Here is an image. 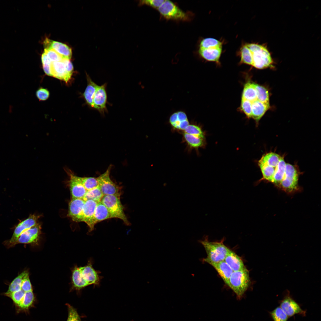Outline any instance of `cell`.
<instances>
[{
  "mask_svg": "<svg viewBox=\"0 0 321 321\" xmlns=\"http://www.w3.org/2000/svg\"><path fill=\"white\" fill-rule=\"evenodd\" d=\"M184 132L205 139L204 133L199 126L194 125H189L184 130Z\"/></svg>",
  "mask_w": 321,
  "mask_h": 321,
  "instance_id": "cell-37",
  "label": "cell"
},
{
  "mask_svg": "<svg viewBox=\"0 0 321 321\" xmlns=\"http://www.w3.org/2000/svg\"><path fill=\"white\" fill-rule=\"evenodd\" d=\"M269 313L273 321H287L289 317L280 306Z\"/></svg>",
  "mask_w": 321,
  "mask_h": 321,
  "instance_id": "cell-36",
  "label": "cell"
},
{
  "mask_svg": "<svg viewBox=\"0 0 321 321\" xmlns=\"http://www.w3.org/2000/svg\"><path fill=\"white\" fill-rule=\"evenodd\" d=\"M255 88L257 100L263 103H269V93L267 89L256 84Z\"/></svg>",
  "mask_w": 321,
  "mask_h": 321,
  "instance_id": "cell-32",
  "label": "cell"
},
{
  "mask_svg": "<svg viewBox=\"0 0 321 321\" xmlns=\"http://www.w3.org/2000/svg\"><path fill=\"white\" fill-rule=\"evenodd\" d=\"M98 202L91 200L85 201L82 212V222L85 223L89 232L93 231L95 225L93 222L94 212Z\"/></svg>",
  "mask_w": 321,
  "mask_h": 321,
  "instance_id": "cell-12",
  "label": "cell"
},
{
  "mask_svg": "<svg viewBox=\"0 0 321 321\" xmlns=\"http://www.w3.org/2000/svg\"><path fill=\"white\" fill-rule=\"evenodd\" d=\"M28 272L24 271L16 277L9 285L7 291L4 293L6 295L21 289V287L23 278Z\"/></svg>",
  "mask_w": 321,
  "mask_h": 321,
  "instance_id": "cell-28",
  "label": "cell"
},
{
  "mask_svg": "<svg viewBox=\"0 0 321 321\" xmlns=\"http://www.w3.org/2000/svg\"><path fill=\"white\" fill-rule=\"evenodd\" d=\"M111 166H110L103 174L97 177L98 187L104 196L121 195V188L111 179L110 174Z\"/></svg>",
  "mask_w": 321,
  "mask_h": 321,
  "instance_id": "cell-7",
  "label": "cell"
},
{
  "mask_svg": "<svg viewBox=\"0 0 321 321\" xmlns=\"http://www.w3.org/2000/svg\"><path fill=\"white\" fill-rule=\"evenodd\" d=\"M183 136L188 144L194 148L197 149L204 146L205 144V139L191 135L184 132Z\"/></svg>",
  "mask_w": 321,
  "mask_h": 321,
  "instance_id": "cell-27",
  "label": "cell"
},
{
  "mask_svg": "<svg viewBox=\"0 0 321 321\" xmlns=\"http://www.w3.org/2000/svg\"><path fill=\"white\" fill-rule=\"evenodd\" d=\"M199 242L204 246L207 254V257L203 261L210 264L224 261L230 250L222 241L210 242L205 238L200 240Z\"/></svg>",
  "mask_w": 321,
  "mask_h": 321,
  "instance_id": "cell-1",
  "label": "cell"
},
{
  "mask_svg": "<svg viewBox=\"0 0 321 321\" xmlns=\"http://www.w3.org/2000/svg\"><path fill=\"white\" fill-rule=\"evenodd\" d=\"M299 176L295 166L287 163L285 174L278 189L290 195L301 191L298 184Z\"/></svg>",
  "mask_w": 321,
  "mask_h": 321,
  "instance_id": "cell-4",
  "label": "cell"
},
{
  "mask_svg": "<svg viewBox=\"0 0 321 321\" xmlns=\"http://www.w3.org/2000/svg\"><path fill=\"white\" fill-rule=\"evenodd\" d=\"M39 218L38 215H30L27 218L19 223L16 226L11 238L8 241L9 245L12 246L16 244L21 234L35 225L37 223Z\"/></svg>",
  "mask_w": 321,
  "mask_h": 321,
  "instance_id": "cell-10",
  "label": "cell"
},
{
  "mask_svg": "<svg viewBox=\"0 0 321 321\" xmlns=\"http://www.w3.org/2000/svg\"><path fill=\"white\" fill-rule=\"evenodd\" d=\"M224 260L233 271L239 270L246 268L240 258L230 250Z\"/></svg>",
  "mask_w": 321,
  "mask_h": 321,
  "instance_id": "cell-21",
  "label": "cell"
},
{
  "mask_svg": "<svg viewBox=\"0 0 321 321\" xmlns=\"http://www.w3.org/2000/svg\"><path fill=\"white\" fill-rule=\"evenodd\" d=\"M72 279L74 286L78 289H80L89 285L84 279L79 268H76L73 271Z\"/></svg>",
  "mask_w": 321,
  "mask_h": 321,
  "instance_id": "cell-29",
  "label": "cell"
},
{
  "mask_svg": "<svg viewBox=\"0 0 321 321\" xmlns=\"http://www.w3.org/2000/svg\"><path fill=\"white\" fill-rule=\"evenodd\" d=\"M41 226L37 223L22 233L19 237L17 243L27 244L36 242L38 240L40 233Z\"/></svg>",
  "mask_w": 321,
  "mask_h": 321,
  "instance_id": "cell-14",
  "label": "cell"
},
{
  "mask_svg": "<svg viewBox=\"0 0 321 321\" xmlns=\"http://www.w3.org/2000/svg\"><path fill=\"white\" fill-rule=\"evenodd\" d=\"M241 108L248 118H251L252 107L251 102L248 100L242 99Z\"/></svg>",
  "mask_w": 321,
  "mask_h": 321,
  "instance_id": "cell-38",
  "label": "cell"
},
{
  "mask_svg": "<svg viewBox=\"0 0 321 321\" xmlns=\"http://www.w3.org/2000/svg\"><path fill=\"white\" fill-rule=\"evenodd\" d=\"M80 178L81 183L87 191L98 186L97 178L92 177H80Z\"/></svg>",
  "mask_w": 321,
  "mask_h": 321,
  "instance_id": "cell-34",
  "label": "cell"
},
{
  "mask_svg": "<svg viewBox=\"0 0 321 321\" xmlns=\"http://www.w3.org/2000/svg\"><path fill=\"white\" fill-rule=\"evenodd\" d=\"M107 84L97 85L93 100L92 108L98 111L102 115L108 112L106 105L107 95L106 90Z\"/></svg>",
  "mask_w": 321,
  "mask_h": 321,
  "instance_id": "cell-9",
  "label": "cell"
},
{
  "mask_svg": "<svg viewBox=\"0 0 321 321\" xmlns=\"http://www.w3.org/2000/svg\"><path fill=\"white\" fill-rule=\"evenodd\" d=\"M169 122L174 128L181 130H184L189 125L186 114L182 111L172 114L169 118Z\"/></svg>",
  "mask_w": 321,
  "mask_h": 321,
  "instance_id": "cell-16",
  "label": "cell"
},
{
  "mask_svg": "<svg viewBox=\"0 0 321 321\" xmlns=\"http://www.w3.org/2000/svg\"><path fill=\"white\" fill-rule=\"evenodd\" d=\"M36 95L37 97L39 100H45L48 98L49 96V93L47 89L43 88H40L37 91Z\"/></svg>",
  "mask_w": 321,
  "mask_h": 321,
  "instance_id": "cell-43",
  "label": "cell"
},
{
  "mask_svg": "<svg viewBox=\"0 0 321 321\" xmlns=\"http://www.w3.org/2000/svg\"><path fill=\"white\" fill-rule=\"evenodd\" d=\"M43 65H51L52 63L46 54L44 52L41 56Z\"/></svg>",
  "mask_w": 321,
  "mask_h": 321,
  "instance_id": "cell-45",
  "label": "cell"
},
{
  "mask_svg": "<svg viewBox=\"0 0 321 321\" xmlns=\"http://www.w3.org/2000/svg\"><path fill=\"white\" fill-rule=\"evenodd\" d=\"M250 283L249 272L245 268L233 272L229 278L227 285L235 294L237 299L240 300L249 287Z\"/></svg>",
  "mask_w": 321,
  "mask_h": 321,
  "instance_id": "cell-2",
  "label": "cell"
},
{
  "mask_svg": "<svg viewBox=\"0 0 321 321\" xmlns=\"http://www.w3.org/2000/svg\"><path fill=\"white\" fill-rule=\"evenodd\" d=\"M222 48V47L208 48H199V52L200 55L205 59L218 62L221 54Z\"/></svg>",
  "mask_w": 321,
  "mask_h": 321,
  "instance_id": "cell-19",
  "label": "cell"
},
{
  "mask_svg": "<svg viewBox=\"0 0 321 321\" xmlns=\"http://www.w3.org/2000/svg\"><path fill=\"white\" fill-rule=\"evenodd\" d=\"M251 118L257 123L270 108L269 103H262L257 99L251 102Z\"/></svg>",
  "mask_w": 321,
  "mask_h": 321,
  "instance_id": "cell-18",
  "label": "cell"
},
{
  "mask_svg": "<svg viewBox=\"0 0 321 321\" xmlns=\"http://www.w3.org/2000/svg\"><path fill=\"white\" fill-rule=\"evenodd\" d=\"M103 196L98 186L91 190L87 191L83 199L85 201L91 200L98 202H100Z\"/></svg>",
  "mask_w": 321,
  "mask_h": 321,
  "instance_id": "cell-31",
  "label": "cell"
},
{
  "mask_svg": "<svg viewBox=\"0 0 321 321\" xmlns=\"http://www.w3.org/2000/svg\"><path fill=\"white\" fill-rule=\"evenodd\" d=\"M287 163L282 156L278 164L274 167V173L271 183L279 188L285 174Z\"/></svg>",
  "mask_w": 321,
  "mask_h": 321,
  "instance_id": "cell-20",
  "label": "cell"
},
{
  "mask_svg": "<svg viewBox=\"0 0 321 321\" xmlns=\"http://www.w3.org/2000/svg\"><path fill=\"white\" fill-rule=\"evenodd\" d=\"M222 47V43L219 41L213 38H207L202 40L200 44V48H208Z\"/></svg>",
  "mask_w": 321,
  "mask_h": 321,
  "instance_id": "cell-35",
  "label": "cell"
},
{
  "mask_svg": "<svg viewBox=\"0 0 321 321\" xmlns=\"http://www.w3.org/2000/svg\"><path fill=\"white\" fill-rule=\"evenodd\" d=\"M21 289L25 292L32 291L28 272L26 273L23 278L21 285Z\"/></svg>",
  "mask_w": 321,
  "mask_h": 321,
  "instance_id": "cell-42",
  "label": "cell"
},
{
  "mask_svg": "<svg viewBox=\"0 0 321 321\" xmlns=\"http://www.w3.org/2000/svg\"><path fill=\"white\" fill-rule=\"evenodd\" d=\"M70 59L64 58L62 60L64 63L67 72L72 75L73 71V67Z\"/></svg>",
  "mask_w": 321,
  "mask_h": 321,
  "instance_id": "cell-44",
  "label": "cell"
},
{
  "mask_svg": "<svg viewBox=\"0 0 321 321\" xmlns=\"http://www.w3.org/2000/svg\"><path fill=\"white\" fill-rule=\"evenodd\" d=\"M256 84L248 81L245 85L243 92L242 99L251 102L257 100Z\"/></svg>",
  "mask_w": 321,
  "mask_h": 321,
  "instance_id": "cell-26",
  "label": "cell"
},
{
  "mask_svg": "<svg viewBox=\"0 0 321 321\" xmlns=\"http://www.w3.org/2000/svg\"><path fill=\"white\" fill-rule=\"evenodd\" d=\"M79 269L83 278L89 285L99 284L100 281L99 276L91 263L86 266L79 268Z\"/></svg>",
  "mask_w": 321,
  "mask_h": 321,
  "instance_id": "cell-17",
  "label": "cell"
},
{
  "mask_svg": "<svg viewBox=\"0 0 321 321\" xmlns=\"http://www.w3.org/2000/svg\"><path fill=\"white\" fill-rule=\"evenodd\" d=\"M34 300V296L32 291L26 292L23 300L18 309L17 313L26 311L32 305Z\"/></svg>",
  "mask_w": 321,
  "mask_h": 321,
  "instance_id": "cell-30",
  "label": "cell"
},
{
  "mask_svg": "<svg viewBox=\"0 0 321 321\" xmlns=\"http://www.w3.org/2000/svg\"><path fill=\"white\" fill-rule=\"evenodd\" d=\"M85 201L83 199L73 198L69 204L68 215L74 221L82 222V212Z\"/></svg>",
  "mask_w": 321,
  "mask_h": 321,
  "instance_id": "cell-13",
  "label": "cell"
},
{
  "mask_svg": "<svg viewBox=\"0 0 321 321\" xmlns=\"http://www.w3.org/2000/svg\"><path fill=\"white\" fill-rule=\"evenodd\" d=\"M86 76L87 84L83 95L87 104L92 108L93 98L98 85L92 81L87 73Z\"/></svg>",
  "mask_w": 321,
  "mask_h": 321,
  "instance_id": "cell-24",
  "label": "cell"
},
{
  "mask_svg": "<svg viewBox=\"0 0 321 321\" xmlns=\"http://www.w3.org/2000/svg\"><path fill=\"white\" fill-rule=\"evenodd\" d=\"M158 10L162 16L166 19L183 21L190 19L188 13L169 0H164Z\"/></svg>",
  "mask_w": 321,
  "mask_h": 321,
  "instance_id": "cell-6",
  "label": "cell"
},
{
  "mask_svg": "<svg viewBox=\"0 0 321 321\" xmlns=\"http://www.w3.org/2000/svg\"><path fill=\"white\" fill-rule=\"evenodd\" d=\"M112 218L106 206L101 202H98L95 210L93 218L95 225L103 220Z\"/></svg>",
  "mask_w": 321,
  "mask_h": 321,
  "instance_id": "cell-23",
  "label": "cell"
},
{
  "mask_svg": "<svg viewBox=\"0 0 321 321\" xmlns=\"http://www.w3.org/2000/svg\"><path fill=\"white\" fill-rule=\"evenodd\" d=\"M51 65H43V68L45 73L47 75L52 76Z\"/></svg>",
  "mask_w": 321,
  "mask_h": 321,
  "instance_id": "cell-46",
  "label": "cell"
},
{
  "mask_svg": "<svg viewBox=\"0 0 321 321\" xmlns=\"http://www.w3.org/2000/svg\"><path fill=\"white\" fill-rule=\"evenodd\" d=\"M240 54L241 62L252 65V59L251 53L246 45L243 46L241 48Z\"/></svg>",
  "mask_w": 321,
  "mask_h": 321,
  "instance_id": "cell-33",
  "label": "cell"
},
{
  "mask_svg": "<svg viewBox=\"0 0 321 321\" xmlns=\"http://www.w3.org/2000/svg\"><path fill=\"white\" fill-rule=\"evenodd\" d=\"M70 177L69 185L72 199H83L87 191L80 180V177L70 171H67Z\"/></svg>",
  "mask_w": 321,
  "mask_h": 321,
  "instance_id": "cell-11",
  "label": "cell"
},
{
  "mask_svg": "<svg viewBox=\"0 0 321 321\" xmlns=\"http://www.w3.org/2000/svg\"><path fill=\"white\" fill-rule=\"evenodd\" d=\"M68 315L67 321H81L80 318L76 310L70 304H67Z\"/></svg>",
  "mask_w": 321,
  "mask_h": 321,
  "instance_id": "cell-40",
  "label": "cell"
},
{
  "mask_svg": "<svg viewBox=\"0 0 321 321\" xmlns=\"http://www.w3.org/2000/svg\"><path fill=\"white\" fill-rule=\"evenodd\" d=\"M288 317L296 314L305 316L306 311L303 310L299 305L291 297L289 292L287 290L283 299L280 302V306Z\"/></svg>",
  "mask_w": 321,
  "mask_h": 321,
  "instance_id": "cell-8",
  "label": "cell"
},
{
  "mask_svg": "<svg viewBox=\"0 0 321 321\" xmlns=\"http://www.w3.org/2000/svg\"><path fill=\"white\" fill-rule=\"evenodd\" d=\"M216 270L224 282L227 285L229 278L233 271L224 261L210 264Z\"/></svg>",
  "mask_w": 321,
  "mask_h": 321,
  "instance_id": "cell-22",
  "label": "cell"
},
{
  "mask_svg": "<svg viewBox=\"0 0 321 321\" xmlns=\"http://www.w3.org/2000/svg\"><path fill=\"white\" fill-rule=\"evenodd\" d=\"M44 52L46 54L52 62L62 61L63 59L60 55L53 49H45Z\"/></svg>",
  "mask_w": 321,
  "mask_h": 321,
  "instance_id": "cell-39",
  "label": "cell"
},
{
  "mask_svg": "<svg viewBox=\"0 0 321 321\" xmlns=\"http://www.w3.org/2000/svg\"><path fill=\"white\" fill-rule=\"evenodd\" d=\"M100 202L107 208L112 218H119L127 225L130 224L124 213V207L121 202L120 196L114 195H105Z\"/></svg>",
  "mask_w": 321,
  "mask_h": 321,
  "instance_id": "cell-5",
  "label": "cell"
},
{
  "mask_svg": "<svg viewBox=\"0 0 321 321\" xmlns=\"http://www.w3.org/2000/svg\"><path fill=\"white\" fill-rule=\"evenodd\" d=\"M50 48L54 49L63 59H70L71 58L72 54L71 49L65 44L51 40L48 49Z\"/></svg>",
  "mask_w": 321,
  "mask_h": 321,
  "instance_id": "cell-25",
  "label": "cell"
},
{
  "mask_svg": "<svg viewBox=\"0 0 321 321\" xmlns=\"http://www.w3.org/2000/svg\"><path fill=\"white\" fill-rule=\"evenodd\" d=\"M164 1V0H146L140 1V5H146L158 10Z\"/></svg>",
  "mask_w": 321,
  "mask_h": 321,
  "instance_id": "cell-41",
  "label": "cell"
},
{
  "mask_svg": "<svg viewBox=\"0 0 321 321\" xmlns=\"http://www.w3.org/2000/svg\"><path fill=\"white\" fill-rule=\"evenodd\" d=\"M246 45L251 53L252 66L258 69L271 67L273 60L270 53L265 47L253 43L247 44Z\"/></svg>",
  "mask_w": 321,
  "mask_h": 321,
  "instance_id": "cell-3",
  "label": "cell"
},
{
  "mask_svg": "<svg viewBox=\"0 0 321 321\" xmlns=\"http://www.w3.org/2000/svg\"><path fill=\"white\" fill-rule=\"evenodd\" d=\"M51 67L52 76L66 82L71 78L72 75L67 72L65 65L62 61L52 62Z\"/></svg>",
  "mask_w": 321,
  "mask_h": 321,
  "instance_id": "cell-15",
  "label": "cell"
}]
</instances>
